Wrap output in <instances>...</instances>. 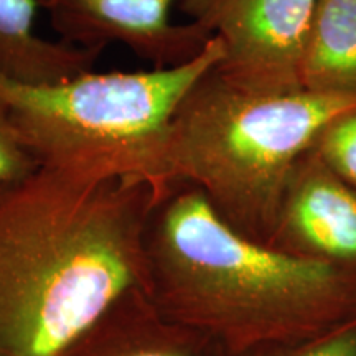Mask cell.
Masks as SVG:
<instances>
[{
	"label": "cell",
	"mask_w": 356,
	"mask_h": 356,
	"mask_svg": "<svg viewBox=\"0 0 356 356\" xmlns=\"http://www.w3.org/2000/svg\"><path fill=\"white\" fill-rule=\"evenodd\" d=\"M300 84L315 95L356 99V0H318Z\"/></svg>",
	"instance_id": "10"
},
{
	"label": "cell",
	"mask_w": 356,
	"mask_h": 356,
	"mask_svg": "<svg viewBox=\"0 0 356 356\" xmlns=\"http://www.w3.org/2000/svg\"><path fill=\"white\" fill-rule=\"evenodd\" d=\"M211 38L188 63L165 70L86 73L55 83L0 76V99L42 167L101 165L167 184V137L191 86L221 63Z\"/></svg>",
	"instance_id": "4"
},
{
	"label": "cell",
	"mask_w": 356,
	"mask_h": 356,
	"mask_svg": "<svg viewBox=\"0 0 356 356\" xmlns=\"http://www.w3.org/2000/svg\"><path fill=\"white\" fill-rule=\"evenodd\" d=\"M167 184L47 165L0 191V356H56L142 287L147 220Z\"/></svg>",
	"instance_id": "1"
},
{
	"label": "cell",
	"mask_w": 356,
	"mask_h": 356,
	"mask_svg": "<svg viewBox=\"0 0 356 356\" xmlns=\"http://www.w3.org/2000/svg\"><path fill=\"white\" fill-rule=\"evenodd\" d=\"M267 246L356 274V190L312 149L293 168Z\"/></svg>",
	"instance_id": "7"
},
{
	"label": "cell",
	"mask_w": 356,
	"mask_h": 356,
	"mask_svg": "<svg viewBox=\"0 0 356 356\" xmlns=\"http://www.w3.org/2000/svg\"><path fill=\"white\" fill-rule=\"evenodd\" d=\"M42 168L13 122L7 104L0 99V191L26 180Z\"/></svg>",
	"instance_id": "12"
},
{
	"label": "cell",
	"mask_w": 356,
	"mask_h": 356,
	"mask_svg": "<svg viewBox=\"0 0 356 356\" xmlns=\"http://www.w3.org/2000/svg\"><path fill=\"white\" fill-rule=\"evenodd\" d=\"M142 291L165 317L228 356L322 335L356 320V274L239 233L197 186L170 180L144 233Z\"/></svg>",
	"instance_id": "2"
},
{
	"label": "cell",
	"mask_w": 356,
	"mask_h": 356,
	"mask_svg": "<svg viewBox=\"0 0 356 356\" xmlns=\"http://www.w3.org/2000/svg\"><path fill=\"white\" fill-rule=\"evenodd\" d=\"M241 356H356V320L307 340L269 345Z\"/></svg>",
	"instance_id": "13"
},
{
	"label": "cell",
	"mask_w": 356,
	"mask_h": 356,
	"mask_svg": "<svg viewBox=\"0 0 356 356\" xmlns=\"http://www.w3.org/2000/svg\"><path fill=\"white\" fill-rule=\"evenodd\" d=\"M38 10V0H0V76L55 83L92 71L101 53L42 37Z\"/></svg>",
	"instance_id": "9"
},
{
	"label": "cell",
	"mask_w": 356,
	"mask_h": 356,
	"mask_svg": "<svg viewBox=\"0 0 356 356\" xmlns=\"http://www.w3.org/2000/svg\"><path fill=\"white\" fill-rule=\"evenodd\" d=\"M318 0H180L178 7L222 44L216 73L254 92L302 89L300 68Z\"/></svg>",
	"instance_id": "5"
},
{
	"label": "cell",
	"mask_w": 356,
	"mask_h": 356,
	"mask_svg": "<svg viewBox=\"0 0 356 356\" xmlns=\"http://www.w3.org/2000/svg\"><path fill=\"white\" fill-rule=\"evenodd\" d=\"M56 356H228L213 338L170 320L142 287L122 293Z\"/></svg>",
	"instance_id": "8"
},
{
	"label": "cell",
	"mask_w": 356,
	"mask_h": 356,
	"mask_svg": "<svg viewBox=\"0 0 356 356\" xmlns=\"http://www.w3.org/2000/svg\"><path fill=\"white\" fill-rule=\"evenodd\" d=\"M312 150L335 175L356 190V104L337 114L320 131Z\"/></svg>",
	"instance_id": "11"
},
{
	"label": "cell",
	"mask_w": 356,
	"mask_h": 356,
	"mask_svg": "<svg viewBox=\"0 0 356 356\" xmlns=\"http://www.w3.org/2000/svg\"><path fill=\"white\" fill-rule=\"evenodd\" d=\"M180 0H38L58 40L102 53L122 44L154 68H177L195 60L210 37L193 22L177 24L173 7Z\"/></svg>",
	"instance_id": "6"
},
{
	"label": "cell",
	"mask_w": 356,
	"mask_h": 356,
	"mask_svg": "<svg viewBox=\"0 0 356 356\" xmlns=\"http://www.w3.org/2000/svg\"><path fill=\"white\" fill-rule=\"evenodd\" d=\"M351 97L305 89L254 92L211 70L191 86L168 127V180L195 185L222 220L267 244L293 168Z\"/></svg>",
	"instance_id": "3"
}]
</instances>
